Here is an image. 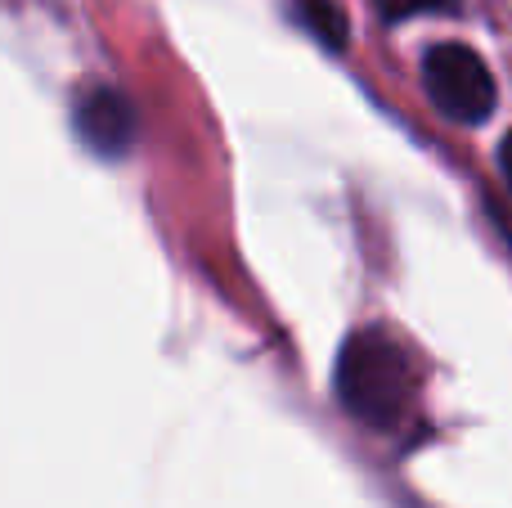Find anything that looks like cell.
<instances>
[{"instance_id":"6da1fadb","label":"cell","mask_w":512,"mask_h":508,"mask_svg":"<svg viewBox=\"0 0 512 508\" xmlns=\"http://www.w3.org/2000/svg\"><path fill=\"white\" fill-rule=\"evenodd\" d=\"M337 401L351 419L391 432L414 414L418 365L387 329H355L337 351Z\"/></svg>"},{"instance_id":"7a4b0ae2","label":"cell","mask_w":512,"mask_h":508,"mask_svg":"<svg viewBox=\"0 0 512 508\" xmlns=\"http://www.w3.org/2000/svg\"><path fill=\"white\" fill-rule=\"evenodd\" d=\"M423 90L450 122H486L499 104V86L486 59L463 41H441L423 54Z\"/></svg>"},{"instance_id":"3957f363","label":"cell","mask_w":512,"mask_h":508,"mask_svg":"<svg viewBox=\"0 0 512 508\" xmlns=\"http://www.w3.org/2000/svg\"><path fill=\"white\" fill-rule=\"evenodd\" d=\"M77 135L99 158H122L140 135L135 104L113 86H86L77 99Z\"/></svg>"},{"instance_id":"277c9868","label":"cell","mask_w":512,"mask_h":508,"mask_svg":"<svg viewBox=\"0 0 512 508\" xmlns=\"http://www.w3.org/2000/svg\"><path fill=\"white\" fill-rule=\"evenodd\" d=\"M301 14H306V23L315 27L324 45H342L346 41V18H342V9H337L333 0H301Z\"/></svg>"},{"instance_id":"5b68a950","label":"cell","mask_w":512,"mask_h":508,"mask_svg":"<svg viewBox=\"0 0 512 508\" xmlns=\"http://www.w3.org/2000/svg\"><path fill=\"white\" fill-rule=\"evenodd\" d=\"M382 18H423V14H445L454 0H373Z\"/></svg>"},{"instance_id":"8992f818","label":"cell","mask_w":512,"mask_h":508,"mask_svg":"<svg viewBox=\"0 0 512 508\" xmlns=\"http://www.w3.org/2000/svg\"><path fill=\"white\" fill-rule=\"evenodd\" d=\"M499 167H504V176H508V185H512V131L504 135V149H499Z\"/></svg>"}]
</instances>
